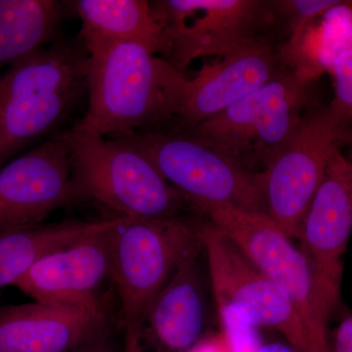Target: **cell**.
<instances>
[{"label": "cell", "mask_w": 352, "mask_h": 352, "mask_svg": "<svg viewBox=\"0 0 352 352\" xmlns=\"http://www.w3.org/2000/svg\"><path fill=\"white\" fill-rule=\"evenodd\" d=\"M85 48L88 107L78 126L106 138L178 131L187 78L182 72L134 41Z\"/></svg>", "instance_id": "6da1fadb"}, {"label": "cell", "mask_w": 352, "mask_h": 352, "mask_svg": "<svg viewBox=\"0 0 352 352\" xmlns=\"http://www.w3.org/2000/svg\"><path fill=\"white\" fill-rule=\"evenodd\" d=\"M89 54L82 41L57 38L0 75V168L61 126L87 95Z\"/></svg>", "instance_id": "7a4b0ae2"}, {"label": "cell", "mask_w": 352, "mask_h": 352, "mask_svg": "<svg viewBox=\"0 0 352 352\" xmlns=\"http://www.w3.org/2000/svg\"><path fill=\"white\" fill-rule=\"evenodd\" d=\"M317 76L289 68L188 132L248 173L263 175L293 139L303 113L318 102Z\"/></svg>", "instance_id": "3957f363"}, {"label": "cell", "mask_w": 352, "mask_h": 352, "mask_svg": "<svg viewBox=\"0 0 352 352\" xmlns=\"http://www.w3.org/2000/svg\"><path fill=\"white\" fill-rule=\"evenodd\" d=\"M201 222L117 217L110 229L112 278L122 307L124 352H143V328L153 302L188 256L203 250Z\"/></svg>", "instance_id": "277c9868"}, {"label": "cell", "mask_w": 352, "mask_h": 352, "mask_svg": "<svg viewBox=\"0 0 352 352\" xmlns=\"http://www.w3.org/2000/svg\"><path fill=\"white\" fill-rule=\"evenodd\" d=\"M65 134L78 200L97 201L119 217L138 219H173L192 207L131 146L78 124Z\"/></svg>", "instance_id": "5b68a950"}, {"label": "cell", "mask_w": 352, "mask_h": 352, "mask_svg": "<svg viewBox=\"0 0 352 352\" xmlns=\"http://www.w3.org/2000/svg\"><path fill=\"white\" fill-rule=\"evenodd\" d=\"M352 143V116L316 102L293 139L261 175L266 214L291 239H300L305 215L331 162Z\"/></svg>", "instance_id": "8992f818"}, {"label": "cell", "mask_w": 352, "mask_h": 352, "mask_svg": "<svg viewBox=\"0 0 352 352\" xmlns=\"http://www.w3.org/2000/svg\"><path fill=\"white\" fill-rule=\"evenodd\" d=\"M208 222L239 248L258 270L284 289L307 333L311 352H331L326 311L309 259L291 238L263 212L229 205L197 208Z\"/></svg>", "instance_id": "52a82bcc"}, {"label": "cell", "mask_w": 352, "mask_h": 352, "mask_svg": "<svg viewBox=\"0 0 352 352\" xmlns=\"http://www.w3.org/2000/svg\"><path fill=\"white\" fill-rule=\"evenodd\" d=\"M153 164L196 210L229 205L266 214L261 175L248 173L186 131L118 134Z\"/></svg>", "instance_id": "ba28073f"}, {"label": "cell", "mask_w": 352, "mask_h": 352, "mask_svg": "<svg viewBox=\"0 0 352 352\" xmlns=\"http://www.w3.org/2000/svg\"><path fill=\"white\" fill-rule=\"evenodd\" d=\"M164 32L161 56L182 72L198 58L224 57L268 38L277 19L272 0L150 1Z\"/></svg>", "instance_id": "9c48e42d"}, {"label": "cell", "mask_w": 352, "mask_h": 352, "mask_svg": "<svg viewBox=\"0 0 352 352\" xmlns=\"http://www.w3.org/2000/svg\"><path fill=\"white\" fill-rule=\"evenodd\" d=\"M200 234L217 305L234 308L256 328L277 331L296 352H311L302 321L284 289L208 220L201 222Z\"/></svg>", "instance_id": "30bf717a"}, {"label": "cell", "mask_w": 352, "mask_h": 352, "mask_svg": "<svg viewBox=\"0 0 352 352\" xmlns=\"http://www.w3.org/2000/svg\"><path fill=\"white\" fill-rule=\"evenodd\" d=\"M76 201L65 132L0 168V233L41 224Z\"/></svg>", "instance_id": "8fae6325"}, {"label": "cell", "mask_w": 352, "mask_h": 352, "mask_svg": "<svg viewBox=\"0 0 352 352\" xmlns=\"http://www.w3.org/2000/svg\"><path fill=\"white\" fill-rule=\"evenodd\" d=\"M352 233V182L349 161L339 153L310 205L300 250L309 259L317 291L329 314L339 302L342 256Z\"/></svg>", "instance_id": "7c38bea8"}, {"label": "cell", "mask_w": 352, "mask_h": 352, "mask_svg": "<svg viewBox=\"0 0 352 352\" xmlns=\"http://www.w3.org/2000/svg\"><path fill=\"white\" fill-rule=\"evenodd\" d=\"M205 65L183 88L177 131H188L212 119L243 97L270 82L289 66L268 36Z\"/></svg>", "instance_id": "4fadbf2b"}, {"label": "cell", "mask_w": 352, "mask_h": 352, "mask_svg": "<svg viewBox=\"0 0 352 352\" xmlns=\"http://www.w3.org/2000/svg\"><path fill=\"white\" fill-rule=\"evenodd\" d=\"M113 223L103 220L94 232L39 259L14 287L44 305L101 307L97 291L112 277Z\"/></svg>", "instance_id": "5bb4252c"}, {"label": "cell", "mask_w": 352, "mask_h": 352, "mask_svg": "<svg viewBox=\"0 0 352 352\" xmlns=\"http://www.w3.org/2000/svg\"><path fill=\"white\" fill-rule=\"evenodd\" d=\"M101 307H0V352H68L104 331Z\"/></svg>", "instance_id": "9a60e30c"}, {"label": "cell", "mask_w": 352, "mask_h": 352, "mask_svg": "<svg viewBox=\"0 0 352 352\" xmlns=\"http://www.w3.org/2000/svg\"><path fill=\"white\" fill-rule=\"evenodd\" d=\"M201 251L178 266L146 317L143 330L149 328L155 340L170 352H186L195 346L205 327V302L197 268Z\"/></svg>", "instance_id": "2e32d148"}, {"label": "cell", "mask_w": 352, "mask_h": 352, "mask_svg": "<svg viewBox=\"0 0 352 352\" xmlns=\"http://www.w3.org/2000/svg\"><path fill=\"white\" fill-rule=\"evenodd\" d=\"M82 23L78 38L85 47L134 41L157 55L164 48V32L150 1L75 0L65 2Z\"/></svg>", "instance_id": "e0dca14e"}, {"label": "cell", "mask_w": 352, "mask_h": 352, "mask_svg": "<svg viewBox=\"0 0 352 352\" xmlns=\"http://www.w3.org/2000/svg\"><path fill=\"white\" fill-rule=\"evenodd\" d=\"M65 2L0 0V71L57 39Z\"/></svg>", "instance_id": "ac0fdd59"}, {"label": "cell", "mask_w": 352, "mask_h": 352, "mask_svg": "<svg viewBox=\"0 0 352 352\" xmlns=\"http://www.w3.org/2000/svg\"><path fill=\"white\" fill-rule=\"evenodd\" d=\"M101 221L69 220L0 233V289L14 286L39 259L94 232Z\"/></svg>", "instance_id": "d6986e66"}, {"label": "cell", "mask_w": 352, "mask_h": 352, "mask_svg": "<svg viewBox=\"0 0 352 352\" xmlns=\"http://www.w3.org/2000/svg\"><path fill=\"white\" fill-rule=\"evenodd\" d=\"M339 0H272L277 23H282L289 34V41L282 45V53L289 66L302 47L308 28L319 16L339 4Z\"/></svg>", "instance_id": "ffe728a7"}, {"label": "cell", "mask_w": 352, "mask_h": 352, "mask_svg": "<svg viewBox=\"0 0 352 352\" xmlns=\"http://www.w3.org/2000/svg\"><path fill=\"white\" fill-rule=\"evenodd\" d=\"M222 335L231 352H256L263 346L258 328L237 310L217 305Z\"/></svg>", "instance_id": "44dd1931"}, {"label": "cell", "mask_w": 352, "mask_h": 352, "mask_svg": "<svg viewBox=\"0 0 352 352\" xmlns=\"http://www.w3.org/2000/svg\"><path fill=\"white\" fill-rule=\"evenodd\" d=\"M329 72L332 74L335 87L332 103L352 116V47L336 58Z\"/></svg>", "instance_id": "7402d4cb"}, {"label": "cell", "mask_w": 352, "mask_h": 352, "mask_svg": "<svg viewBox=\"0 0 352 352\" xmlns=\"http://www.w3.org/2000/svg\"><path fill=\"white\" fill-rule=\"evenodd\" d=\"M331 352H352V315L346 317L338 326L333 333Z\"/></svg>", "instance_id": "603a6c76"}, {"label": "cell", "mask_w": 352, "mask_h": 352, "mask_svg": "<svg viewBox=\"0 0 352 352\" xmlns=\"http://www.w3.org/2000/svg\"><path fill=\"white\" fill-rule=\"evenodd\" d=\"M68 352H117L111 346L108 342L107 337L105 336L104 331L97 333L94 337L90 338L89 340H85V342L80 344V346H76L75 349H71Z\"/></svg>", "instance_id": "cb8c5ba5"}, {"label": "cell", "mask_w": 352, "mask_h": 352, "mask_svg": "<svg viewBox=\"0 0 352 352\" xmlns=\"http://www.w3.org/2000/svg\"><path fill=\"white\" fill-rule=\"evenodd\" d=\"M186 352H231L223 335L212 336L205 340H200Z\"/></svg>", "instance_id": "d4e9b609"}, {"label": "cell", "mask_w": 352, "mask_h": 352, "mask_svg": "<svg viewBox=\"0 0 352 352\" xmlns=\"http://www.w3.org/2000/svg\"><path fill=\"white\" fill-rule=\"evenodd\" d=\"M256 352H296L289 344L281 342H270L263 344Z\"/></svg>", "instance_id": "484cf974"}, {"label": "cell", "mask_w": 352, "mask_h": 352, "mask_svg": "<svg viewBox=\"0 0 352 352\" xmlns=\"http://www.w3.org/2000/svg\"><path fill=\"white\" fill-rule=\"evenodd\" d=\"M349 173H351V182H352V161H349Z\"/></svg>", "instance_id": "4316f807"}]
</instances>
